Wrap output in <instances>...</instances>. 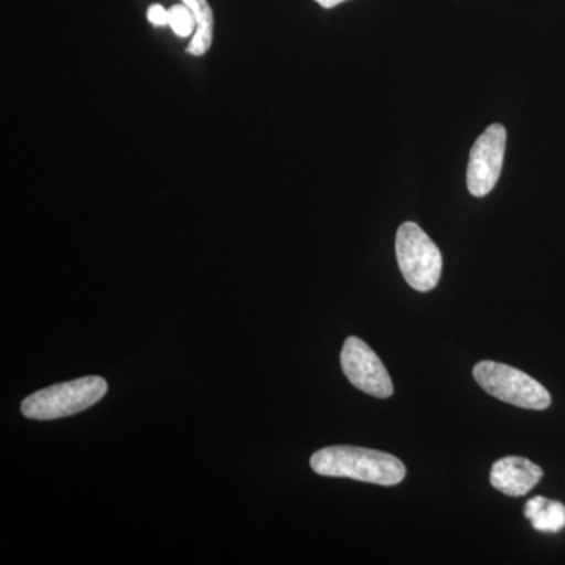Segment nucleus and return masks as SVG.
Masks as SVG:
<instances>
[{
    "instance_id": "nucleus-1",
    "label": "nucleus",
    "mask_w": 565,
    "mask_h": 565,
    "mask_svg": "<svg viewBox=\"0 0 565 565\" xmlns=\"http://www.w3.org/2000/svg\"><path fill=\"white\" fill-rule=\"evenodd\" d=\"M315 473L330 478H349L377 486H396L404 481L407 468L388 452L360 446H329L310 459Z\"/></svg>"
},
{
    "instance_id": "nucleus-2",
    "label": "nucleus",
    "mask_w": 565,
    "mask_h": 565,
    "mask_svg": "<svg viewBox=\"0 0 565 565\" xmlns=\"http://www.w3.org/2000/svg\"><path fill=\"white\" fill-rule=\"evenodd\" d=\"M107 390L109 385L103 377L88 375L32 393L22 401L21 412L36 422L65 418L90 408L106 396Z\"/></svg>"
},
{
    "instance_id": "nucleus-3",
    "label": "nucleus",
    "mask_w": 565,
    "mask_h": 565,
    "mask_svg": "<svg viewBox=\"0 0 565 565\" xmlns=\"http://www.w3.org/2000/svg\"><path fill=\"white\" fill-rule=\"evenodd\" d=\"M396 256L405 281L418 292L433 291L444 269L434 241L414 222H405L396 234Z\"/></svg>"
},
{
    "instance_id": "nucleus-4",
    "label": "nucleus",
    "mask_w": 565,
    "mask_h": 565,
    "mask_svg": "<svg viewBox=\"0 0 565 565\" xmlns=\"http://www.w3.org/2000/svg\"><path fill=\"white\" fill-rule=\"evenodd\" d=\"M473 375L482 390L515 407L545 411L552 405V396L544 385L509 364L486 360L476 364Z\"/></svg>"
},
{
    "instance_id": "nucleus-5",
    "label": "nucleus",
    "mask_w": 565,
    "mask_h": 565,
    "mask_svg": "<svg viewBox=\"0 0 565 565\" xmlns=\"http://www.w3.org/2000/svg\"><path fill=\"white\" fill-rule=\"evenodd\" d=\"M341 367L345 377L355 388L362 390L370 396L386 399L394 392L393 381L385 364L360 338L351 337L345 340L341 351Z\"/></svg>"
},
{
    "instance_id": "nucleus-6",
    "label": "nucleus",
    "mask_w": 565,
    "mask_h": 565,
    "mask_svg": "<svg viewBox=\"0 0 565 565\" xmlns=\"http://www.w3.org/2000/svg\"><path fill=\"white\" fill-rule=\"evenodd\" d=\"M505 140L504 126L492 125L476 140L470 151L467 185L473 196H486L493 191L503 169Z\"/></svg>"
},
{
    "instance_id": "nucleus-7",
    "label": "nucleus",
    "mask_w": 565,
    "mask_h": 565,
    "mask_svg": "<svg viewBox=\"0 0 565 565\" xmlns=\"http://www.w3.org/2000/svg\"><path fill=\"white\" fill-rule=\"evenodd\" d=\"M544 476L539 465L519 456L497 460L490 471V484L508 497H523L530 493Z\"/></svg>"
},
{
    "instance_id": "nucleus-8",
    "label": "nucleus",
    "mask_w": 565,
    "mask_h": 565,
    "mask_svg": "<svg viewBox=\"0 0 565 565\" xmlns=\"http://www.w3.org/2000/svg\"><path fill=\"white\" fill-rule=\"evenodd\" d=\"M525 516L535 531L559 533L565 527V505L548 498L534 497L525 505Z\"/></svg>"
},
{
    "instance_id": "nucleus-9",
    "label": "nucleus",
    "mask_w": 565,
    "mask_h": 565,
    "mask_svg": "<svg viewBox=\"0 0 565 565\" xmlns=\"http://www.w3.org/2000/svg\"><path fill=\"white\" fill-rule=\"evenodd\" d=\"M192 10L196 21V31L189 43L188 52L195 57H202L211 50L214 41V13L207 0H181Z\"/></svg>"
},
{
    "instance_id": "nucleus-10",
    "label": "nucleus",
    "mask_w": 565,
    "mask_h": 565,
    "mask_svg": "<svg viewBox=\"0 0 565 565\" xmlns=\"http://www.w3.org/2000/svg\"><path fill=\"white\" fill-rule=\"evenodd\" d=\"M170 28L181 39H188L196 31V21L193 17L192 10L185 3H177L170 7Z\"/></svg>"
},
{
    "instance_id": "nucleus-11",
    "label": "nucleus",
    "mask_w": 565,
    "mask_h": 565,
    "mask_svg": "<svg viewBox=\"0 0 565 565\" xmlns=\"http://www.w3.org/2000/svg\"><path fill=\"white\" fill-rule=\"evenodd\" d=\"M147 18L152 25H159V28L170 25L169 10L163 9L159 3H152L150 9H148Z\"/></svg>"
},
{
    "instance_id": "nucleus-12",
    "label": "nucleus",
    "mask_w": 565,
    "mask_h": 565,
    "mask_svg": "<svg viewBox=\"0 0 565 565\" xmlns=\"http://www.w3.org/2000/svg\"><path fill=\"white\" fill-rule=\"evenodd\" d=\"M316 2L323 7V9H333V7L340 6V3L345 2V0H316Z\"/></svg>"
}]
</instances>
